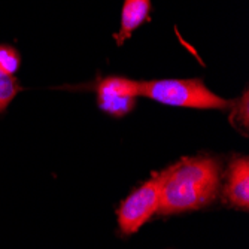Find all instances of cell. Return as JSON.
I'll return each mask as SVG.
<instances>
[{
	"instance_id": "cell-4",
	"label": "cell",
	"mask_w": 249,
	"mask_h": 249,
	"mask_svg": "<svg viewBox=\"0 0 249 249\" xmlns=\"http://www.w3.org/2000/svg\"><path fill=\"white\" fill-rule=\"evenodd\" d=\"M99 106L114 117H124L136 106L139 96V81L124 76H107L97 84Z\"/></svg>"
},
{
	"instance_id": "cell-3",
	"label": "cell",
	"mask_w": 249,
	"mask_h": 249,
	"mask_svg": "<svg viewBox=\"0 0 249 249\" xmlns=\"http://www.w3.org/2000/svg\"><path fill=\"white\" fill-rule=\"evenodd\" d=\"M161 175H154L149 180L133 191L118 209V224L123 233H136L160 208Z\"/></svg>"
},
{
	"instance_id": "cell-1",
	"label": "cell",
	"mask_w": 249,
	"mask_h": 249,
	"mask_svg": "<svg viewBox=\"0 0 249 249\" xmlns=\"http://www.w3.org/2000/svg\"><path fill=\"white\" fill-rule=\"evenodd\" d=\"M161 175L160 208L161 213L194 211L211 203L219 185V164L213 158H185Z\"/></svg>"
},
{
	"instance_id": "cell-2",
	"label": "cell",
	"mask_w": 249,
	"mask_h": 249,
	"mask_svg": "<svg viewBox=\"0 0 249 249\" xmlns=\"http://www.w3.org/2000/svg\"><path fill=\"white\" fill-rule=\"evenodd\" d=\"M139 96L170 106L225 109L230 103L212 93L201 79H163L139 82Z\"/></svg>"
},
{
	"instance_id": "cell-5",
	"label": "cell",
	"mask_w": 249,
	"mask_h": 249,
	"mask_svg": "<svg viewBox=\"0 0 249 249\" xmlns=\"http://www.w3.org/2000/svg\"><path fill=\"white\" fill-rule=\"evenodd\" d=\"M225 197L236 208H249V163L246 157L233 161L230 167L229 184L225 188Z\"/></svg>"
},
{
	"instance_id": "cell-7",
	"label": "cell",
	"mask_w": 249,
	"mask_h": 249,
	"mask_svg": "<svg viewBox=\"0 0 249 249\" xmlns=\"http://www.w3.org/2000/svg\"><path fill=\"white\" fill-rule=\"evenodd\" d=\"M19 63L21 58L17 50L8 45H0V72L14 76V73L18 71Z\"/></svg>"
},
{
	"instance_id": "cell-6",
	"label": "cell",
	"mask_w": 249,
	"mask_h": 249,
	"mask_svg": "<svg viewBox=\"0 0 249 249\" xmlns=\"http://www.w3.org/2000/svg\"><path fill=\"white\" fill-rule=\"evenodd\" d=\"M151 0H124L121 12V26L120 32L115 36L117 43L123 45L133 32L149 19Z\"/></svg>"
},
{
	"instance_id": "cell-8",
	"label": "cell",
	"mask_w": 249,
	"mask_h": 249,
	"mask_svg": "<svg viewBox=\"0 0 249 249\" xmlns=\"http://www.w3.org/2000/svg\"><path fill=\"white\" fill-rule=\"evenodd\" d=\"M19 89L21 88L14 76L0 72V112L12 102V99L18 94Z\"/></svg>"
}]
</instances>
